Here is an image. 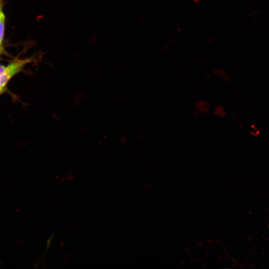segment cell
<instances>
[{
	"label": "cell",
	"mask_w": 269,
	"mask_h": 269,
	"mask_svg": "<svg viewBox=\"0 0 269 269\" xmlns=\"http://www.w3.org/2000/svg\"><path fill=\"white\" fill-rule=\"evenodd\" d=\"M2 53H3L2 52H1L0 51V55H1Z\"/></svg>",
	"instance_id": "6"
},
{
	"label": "cell",
	"mask_w": 269,
	"mask_h": 269,
	"mask_svg": "<svg viewBox=\"0 0 269 269\" xmlns=\"http://www.w3.org/2000/svg\"><path fill=\"white\" fill-rule=\"evenodd\" d=\"M6 65L0 64V76H1L5 71Z\"/></svg>",
	"instance_id": "3"
},
{
	"label": "cell",
	"mask_w": 269,
	"mask_h": 269,
	"mask_svg": "<svg viewBox=\"0 0 269 269\" xmlns=\"http://www.w3.org/2000/svg\"><path fill=\"white\" fill-rule=\"evenodd\" d=\"M35 55L25 59L15 58L6 65L5 71L0 76V94L6 91L9 82L21 72L26 65L37 61Z\"/></svg>",
	"instance_id": "1"
},
{
	"label": "cell",
	"mask_w": 269,
	"mask_h": 269,
	"mask_svg": "<svg viewBox=\"0 0 269 269\" xmlns=\"http://www.w3.org/2000/svg\"><path fill=\"white\" fill-rule=\"evenodd\" d=\"M52 238H50V239H49V240L47 241V245L48 246H49L50 245V242H51V239Z\"/></svg>",
	"instance_id": "5"
},
{
	"label": "cell",
	"mask_w": 269,
	"mask_h": 269,
	"mask_svg": "<svg viewBox=\"0 0 269 269\" xmlns=\"http://www.w3.org/2000/svg\"><path fill=\"white\" fill-rule=\"evenodd\" d=\"M5 15L3 11V1L0 0V45H2L4 35Z\"/></svg>",
	"instance_id": "2"
},
{
	"label": "cell",
	"mask_w": 269,
	"mask_h": 269,
	"mask_svg": "<svg viewBox=\"0 0 269 269\" xmlns=\"http://www.w3.org/2000/svg\"><path fill=\"white\" fill-rule=\"evenodd\" d=\"M0 51L3 53L4 49L2 45H0Z\"/></svg>",
	"instance_id": "4"
}]
</instances>
